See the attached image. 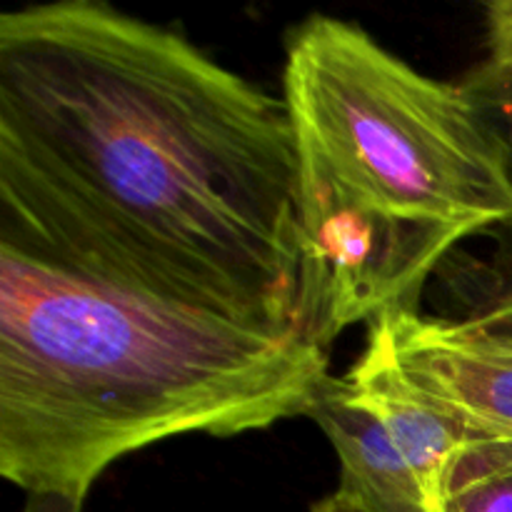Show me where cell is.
<instances>
[{
  "instance_id": "cell-5",
  "label": "cell",
  "mask_w": 512,
  "mask_h": 512,
  "mask_svg": "<svg viewBox=\"0 0 512 512\" xmlns=\"http://www.w3.org/2000/svg\"><path fill=\"white\" fill-rule=\"evenodd\" d=\"M353 393L373 410L418 475L435 510L443 512V493L458 455L475 438L450 410L420 390L395 360L383 325H368V343L343 375Z\"/></svg>"
},
{
  "instance_id": "cell-2",
  "label": "cell",
  "mask_w": 512,
  "mask_h": 512,
  "mask_svg": "<svg viewBox=\"0 0 512 512\" xmlns=\"http://www.w3.org/2000/svg\"><path fill=\"white\" fill-rule=\"evenodd\" d=\"M330 350L300 325H255L90 283L0 245V475L85 503L118 460L180 438L313 413Z\"/></svg>"
},
{
  "instance_id": "cell-11",
  "label": "cell",
  "mask_w": 512,
  "mask_h": 512,
  "mask_svg": "<svg viewBox=\"0 0 512 512\" xmlns=\"http://www.w3.org/2000/svg\"><path fill=\"white\" fill-rule=\"evenodd\" d=\"M313 512H370V510L365 508V505H360L355 498H350V495L335 490L333 495L320 500V503L313 508Z\"/></svg>"
},
{
  "instance_id": "cell-10",
  "label": "cell",
  "mask_w": 512,
  "mask_h": 512,
  "mask_svg": "<svg viewBox=\"0 0 512 512\" xmlns=\"http://www.w3.org/2000/svg\"><path fill=\"white\" fill-rule=\"evenodd\" d=\"M23 512H83V503L63 495H28Z\"/></svg>"
},
{
  "instance_id": "cell-4",
  "label": "cell",
  "mask_w": 512,
  "mask_h": 512,
  "mask_svg": "<svg viewBox=\"0 0 512 512\" xmlns=\"http://www.w3.org/2000/svg\"><path fill=\"white\" fill-rule=\"evenodd\" d=\"M395 360L475 438L512 440V345L420 308L378 318Z\"/></svg>"
},
{
  "instance_id": "cell-9",
  "label": "cell",
  "mask_w": 512,
  "mask_h": 512,
  "mask_svg": "<svg viewBox=\"0 0 512 512\" xmlns=\"http://www.w3.org/2000/svg\"><path fill=\"white\" fill-rule=\"evenodd\" d=\"M460 85L480 108H512V0L485 5V55Z\"/></svg>"
},
{
  "instance_id": "cell-7",
  "label": "cell",
  "mask_w": 512,
  "mask_h": 512,
  "mask_svg": "<svg viewBox=\"0 0 512 512\" xmlns=\"http://www.w3.org/2000/svg\"><path fill=\"white\" fill-rule=\"evenodd\" d=\"M443 512H512V440H473L458 455Z\"/></svg>"
},
{
  "instance_id": "cell-1",
  "label": "cell",
  "mask_w": 512,
  "mask_h": 512,
  "mask_svg": "<svg viewBox=\"0 0 512 512\" xmlns=\"http://www.w3.org/2000/svg\"><path fill=\"white\" fill-rule=\"evenodd\" d=\"M283 95L98 0L0 15V245L60 273L298 325Z\"/></svg>"
},
{
  "instance_id": "cell-12",
  "label": "cell",
  "mask_w": 512,
  "mask_h": 512,
  "mask_svg": "<svg viewBox=\"0 0 512 512\" xmlns=\"http://www.w3.org/2000/svg\"><path fill=\"white\" fill-rule=\"evenodd\" d=\"M485 110V108H483ZM485 113L493 118L495 128H498L500 138H503V145H505V153H508V163H510V173H512V108H505V110H485ZM505 233L512 235V228L505 230ZM512 250V248H510Z\"/></svg>"
},
{
  "instance_id": "cell-6",
  "label": "cell",
  "mask_w": 512,
  "mask_h": 512,
  "mask_svg": "<svg viewBox=\"0 0 512 512\" xmlns=\"http://www.w3.org/2000/svg\"><path fill=\"white\" fill-rule=\"evenodd\" d=\"M308 418L320 425L338 455L340 493L370 512H438L385 425L348 380L330 375Z\"/></svg>"
},
{
  "instance_id": "cell-8",
  "label": "cell",
  "mask_w": 512,
  "mask_h": 512,
  "mask_svg": "<svg viewBox=\"0 0 512 512\" xmlns=\"http://www.w3.org/2000/svg\"><path fill=\"white\" fill-rule=\"evenodd\" d=\"M498 260L493 265H470L463 293L465 308L453 320L470 333L512 345V250Z\"/></svg>"
},
{
  "instance_id": "cell-3",
  "label": "cell",
  "mask_w": 512,
  "mask_h": 512,
  "mask_svg": "<svg viewBox=\"0 0 512 512\" xmlns=\"http://www.w3.org/2000/svg\"><path fill=\"white\" fill-rule=\"evenodd\" d=\"M283 100L300 203L450 245L512 228V173L493 118L463 85L420 73L358 25L330 15L295 25Z\"/></svg>"
}]
</instances>
